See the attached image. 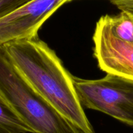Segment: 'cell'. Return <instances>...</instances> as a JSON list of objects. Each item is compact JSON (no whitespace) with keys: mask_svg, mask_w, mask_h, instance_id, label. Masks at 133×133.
<instances>
[{"mask_svg":"<svg viewBox=\"0 0 133 133\" xmlns=\"http://www.w3.org/2000/svg\"><path fill=\"white\" fill-rule=\"evenodd\" d=\"M37 93L80 133H95L76 92L74 76L49 46L37 36L2 47Z\"/></svg>","mask_w":133,"mask_h":133,"instance_id":"obj_1","label":"cell"},{"mask_svg":"<svg viewBox=\"0 0 133 133\" xmlns=\"http://www.w3.org/2000/svg\"><path fill=\"white\" fill-rule=\"evenodd\" d=\"M0 94L34 133H80L31 85L2 48Z\"/></svg>","mask_w":133,"mask_h":133,"instance_id":"obj_2","label":"cell"},{"mask_svg":"<svg viewBox=\"0 0 133 133\" xmlns=\"http://www.w3.org/2000/svg\"><path fill=\"white\" fill-rule=\"evenodd\" d=\"M82 105L133 127V80L108 73L98 80L75 77Z\"/></svg>","mask_w":133,"mask_h":133,"instance_id":"obj_3","label":"cell"},{"mask_svg":"<svg viewBox=\"0 0 133 133\" xmlns=\"http://www.w3.org/2000/svg\"><path fill=\"white\" fill-rule=\"evenodd\" d=\"M93 42L102 71L133 80V40L116 33L102 16L96 24Z\"/></svg>","mask_w":133,"mask_h":133,"instance_id":"obj_4","label":"cell"},{"mask_svg":"<svg viewBox=\"0 0 133 133\" xmlns=\"http://www.w3.org/2000/svg\"><path fill=\"white\" fill-rule=\"evenodd\" d=\"M69 0H31L0 18V48L38 36L47 19Z\"/></svg>","mask_w":133,"mask_h":133,"instance_id":"obj_5","label":"cell"},{"mask_svg":"<svg viewBox=\"0 0 133 133\" xmlns=\"http://www.w3.org/2000/svg\"><path fill=\"white\" fill-rule=\"evenodd\" d=\"M0 133H34L0 94Z\"/></svg>","mask_w":133,"mask_h":133,"instance_id":"obj_6","label":"cell"},{"mask_svg":"<svg viewBox=\"0 0 133 133\" xmlns=\"http://www.w3.org/2000/svg\"><path fill=\"white\" fill-rule=\"evenodd\" d=\"M31 0H0V18Z\"/></svg>","mask_w":133,"mask_h":133,"instance_id":"obj_7","label":"cell"},{"mask_svg":"<svg viewBox=\"0 0 133 133\" xmlns=\"http://www.w3.org/2000/svg\"><path fill=\"white\" fill-rule=\"evenodd\" d=\"M121 11L125 12L133 18V0H108Z\"/></svg>","mask_w":133,"mask_h":133,"instance_id":"obj_8","label":"cell"},{"mask_svg":"<svg viewBox=\"0 0 133 133\" xmlns=\"http://www.w3.org/2000/svg\"><path fill=\"white\" fill-rule=\"evenodd\" d=\"M72 1H73V0H69V2H72Z\"/></svg>","mask_w":133,"mask_h":133,"instance_id":"obj_9","label":"cell"}]
</instances>
